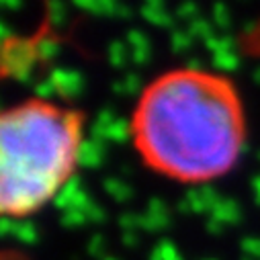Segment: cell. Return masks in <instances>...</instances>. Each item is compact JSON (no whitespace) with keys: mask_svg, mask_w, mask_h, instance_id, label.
Here are the masks:
<instances>
[{"mask_svg":"<svg viewBox=\"0 0 260 260\" xmlns=\"http://www.w3.org/2000/svg\"><path fill=\"white\" fill-rule=\"evenodd\" d=\"M129 136L158 174L209 182L228 174L242 154L246 123L240 94L221 74L170 70L142 90Z\"/></svg>","mask_w":260,"mask_h":260,"instance_id":"1","label":"cell"},{"mask_svg":"<svg viewBox=\"0 0 260 260\" xmlns=\"http://www.w3.org/2000/svg\"><path fill=\"white\" fill-rule=\"evenodd\" d=\"M0 144V211L21 219L68 184L84 148L82 113L29 99L3 113Z\"/></svg>","mask_w":260,"mask_h":260,"instance_id":"2","label":"cell"},{"mask_svg":"<svg viewBox=\"0 0 260 260\" xmlns=\"http://www.w3.org/2000/svg\"><path fill=\"white\" fill-rule=\"evenodd\" d=\"M154 260H180L178 252L174 250V246L170 244H160L154 252Z\"/></svg>","mask_w":260,"mask_h":260,"instance_id":"3","label":"cell"}]
</instances>
